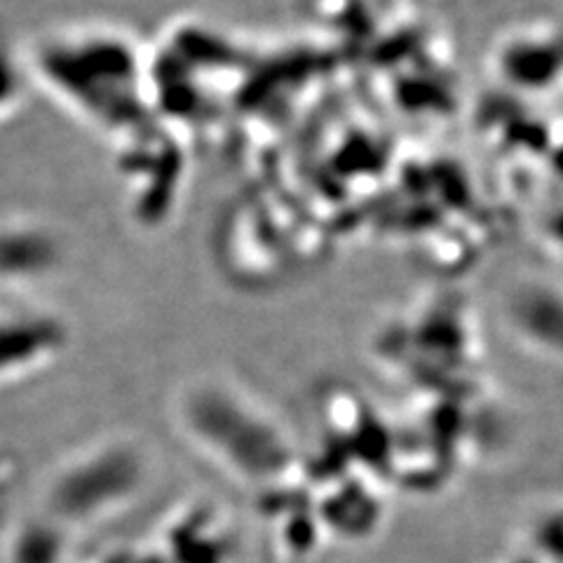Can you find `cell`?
Returning a JSON list of instances; mask_svg holds the SVG:
<instances>
[{
	"label": "cell",
	"mask_w": 563,
	"mask_h": 563,
	"mask_svg": "<svg viewBox=\"0 0 563 563\" xmlns=\"http://www.w3.org/2000/svg\"><path fill=\"white\" fill-rule=\"evenodd\" d=\"M16 78L12 76L10 62L5 59L3 52H0V111H8L10 103L16 101Z\"/></svg>",
	"instance_id": "6da1fadb"
}]
</instances>
